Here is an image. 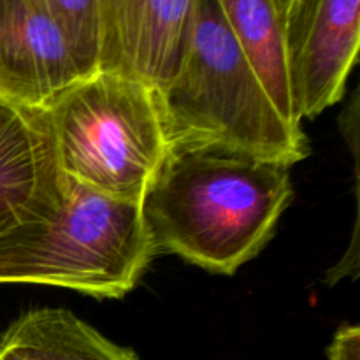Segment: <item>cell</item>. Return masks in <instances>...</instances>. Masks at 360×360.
I'll list each match as a JSON object with an SVG mask.
<instances>
[{
    "mask_svg": "<svg viewBox=\"0 0 360 360\" xmlns=\"http://www.w3.org/2000/svg\"><path fill=\"white\" fill-rule=\"evenodd\" d=\"M0 360H139L67 309H32L0 336Z\"/></svg>",
    "mask_w": 360,
    "mask_h": 360,
    "instance_id": "9c48e42d",
    "label": "cell"
},
{
    "mask_svg": "<svg viewBox=\"0 0 360 360\" xmlns=\"http://www.w3.org/2000/svg\"><path fill=\"white\" fill-rule=\"evenodd\" d=\"M195 0H95L98 69L160 90L178 72Z\"/></svg>",
    "mask_w": 360,
    "mask_h": 360,
    "instance_id": "8992f818",
    "label": "cell"
},
{
    "mask_svg": "<svg viewBox=\"0 0 360 360\" xmlns=\"http://www.w3.org/2000/svg\"><path fill=\"white\" fill-rule=\"evenodd\" d=\"M153 255L141 202L111 199L62 174L51 210L0 234V285H51L120 299Z\"/></svg>",
    "mask_w": 360,
    "mask_h": 360,
    "instance_id": "3957f363",
    "label": "cell"
},
{
    "mask_svg": "<svg viewBox=\"0 0 360 360\" xmlns=\"http://www.w3.org/2000/svg\"><path fill=\"white\" fill-rule=\"evenodd\" d=\"M86 76L63 32L37 0H0V95L46 108Z\"/></svg>",
    "mask_w": 360,
    "mask_h": 360,
    "instance_id": "52a82bcc",
    "label": "cell"
},
{
    "mask_svg": "<svg viewBox=\"0 0 360 360\" xmlns=\"http://www.w3.org/2000/svg\"><path fill=\"white\" fill-rule=\"evenodd\" d=\"M56 21L86 74L98 69V23L95 0H37Z\"/></svg>",
    "mask_w": 360,
    "mask_h": 360,
    "instance_id": "8fae6325",
    "label": "cell"
},
{
    "mask_svg": "<svg viewBox=\"0 0 360 360\" xmlns=\"http://www.w3.org/2000/svg\"><path fill=\"white\" fill-rule=\"evenodd\" d=\"M329 360H360V329L345 326L334 336L329 347Z\"/></svg>",
    "mask_w": 360,
    "mask_h": 360,
    "instance_id": "7c38bea8",
    "label": "cell"
},
{
    "mask_svg": "<svg viewBox=\"0 0 360 360\" xmlns=\"http://www.w3.org/2000/svg\"><path fill=\"white\" fill-rule=\"evenodd\" d=\"M220 6L274 104L290 122L299 123L292 108L281 16L274 0H220Z\"/></svg>",
    "mask_w": 360,
    "mask_h": 360,
    "instance_id": "30bf717a",
    "label": "cell"
},
{
    "mask_svg": "<svg viewBox=\"0 0 360 360\" xmlns=\"http://www.w3.org/2000/svg\"><path fill=\"white\" fill-rule=\"evenodd\" d=\"M42 109L62 174L111 199L143 200L169 151L155 88L95 70Z\"/></svg>",
    "mask_w": 360,
    "mask_h": 360,
    "instance_id": "277c9868",
    "label": "cell"
},
{
    "mask_svg": "<svg viewBox=\"0 0 360 360\" xmlns=\"http://www.w3.org/2000/svg\"><path fill=\"white\" fill-rule=\"evenodd\" d=\"M292 200L290 165L206 144H176L141 200L155 252L234 274L259 255Z\"/></svg>",
    "mask_w": 360,
    "mask_h": 360,
    "instance_id": "6da1fadb",
    "label": "cell"
},
{
    "mask_svg": "<svg viewBox=\"0 0 360 360\" xmlns=\"http://www.w3.org/2000/svg\"><path fill=\"white\" fill-rule=\"evenodd\" d=\"M288 2H290V0H274V4H276L278 11H280V16H281V14H283V11L287 9Z\"/></svg>",
    "mask_w": 360,
    "mask_h": 360,
    "instance_id": "4fadbf2b",
    "label": "cell"
},
{
    "mask_svg": "<svg viewBox=\"0 0 360 360\" xmlns=\"http://www.w3.org/2000/svg\"><path fill=\"white\" fill-rule=\"evenodd\" d=\"M62 172L42 108L0 95V234L51 210Z\"/></svg>",
    "mask_w": 360,
    "mask_h": 360,
    "instance_id": "ba28073f",
    "label": "cell"
},
{
    "mask_svg": "<svg viewBox=\"0 0 360 360\" xmlns=\"http://www.w3.org/2000/svg\"><path fill=\"white\" fill-rule=\"evenodd\" d=\"M292 108L299 123L345 94L360 46V0H290L281 14Z\"/></svg>",
    "mask_w": 360,
    "mask_h": 360,
    "instance_id": "5b68a950",
    "label": "cell"
},
{
    "mask_svg": "<svg viewBox=\"0 0 360 360\" xmlns=\"http://www.w3.org/2000/svg\"><path fill=\"white\" fill-rule=\"evenodd\" d=\"M157 98L169 146H220L290 167L308 157L302 127L274 104L220 0H195L185 55Z\"/></svg>",
    "mask_w": 360,
    "mask_h": 360,
    "instance_id": "7a4b0ae2",
    "label": "cell"
}]
</instances>
